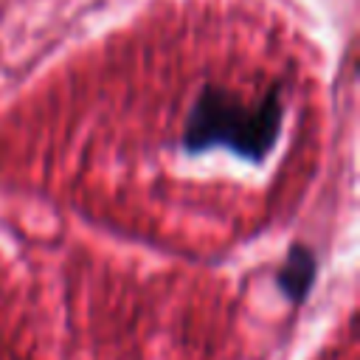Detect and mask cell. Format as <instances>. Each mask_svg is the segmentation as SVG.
<instances>
[{
  "instance_id": "cell-1",
  "label": "cell",
  "mask_w": 360,
  "mask_h": 360,
  "mask_svg": "<svg viewBox=\"0 0 360 360\" xmlns=\"http://www.w3.org/2000/svg\"><path fill=\"white\" fill-rule=\"evenodd\" d=\"M281 127V87H270L259 101H248L222 84H205L186 112L180 146L186 155L225 149L242 160L264 163L278 146Z\"/></svg>"
},
{
  "instance_id": "cell-2",
  "label": "cell",
  "mask_w": 360,
  "mask_h": 360,
  "mask_svg": "<svg viewBox=\"0 0 360 360\" xmlns=\"http://www.w3.org/2000/svg\"><path fill=\"white\" fill-rule=\"evenodd\" d=\"M315 276H318V259L312 248L304 242H292L281 267L276 270V287L290 304H301L309 295Z\"/></svg>"
}]
</instances>
